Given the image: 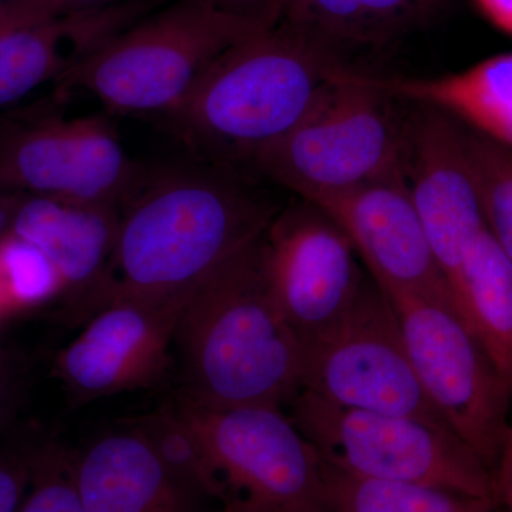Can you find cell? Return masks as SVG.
Listing matches in <instances>:
<instances>
[{"label":"cell","instance_id":"obj_15","mask_svg":"<svg viewBox=\"0 0 512 512\" xmlns=\"http://www.w3.org/2000/svg\"><path fill=\"white\" fill-rule=\"evenodd\" d=\"M156 0L114 5L23 22L9 10L0 29V110L50 80L64 79L84 57L154 10Z\"/></svg>","mask_w":512,"mask_h":512},{"label":"cell","instance_id":"obj_19","mask_svg":"<svg viewBox=\"0 0 512 512\" xmlns=\"http://www.w3.org/2000/svg\"><path fill=\"white\" fill-rule=\"evenodd\" d=\"M448 0H288L282 25L339 53L389 45L426 25Z\"/></svg>","mask_w":512,"mask_h":512},{"label":"cell","instance_id":"obj_25","mask_svg":"<svg viewBox=\"0 0 512 512\" xmlns=\"http://www.w3.org/2000/svg\"><path fill=\"white\" fill-rule=\"evenodd\" d=\"M19 512H86L74 481L73 457L53 447L33 451L32 473Z\"/></svg>","mask_w":512,"mask_h":512},{"label":"cell","instance_id":"obj_22","mask_svg":"<svg viewBox=\"0 0 512 512\" xmlns=\"http://www.w3.org/2000/svg\"><path fill=\"white\" fill-rule=\"evenodd\" d=\"M134 427L146 437L161 463L185 491L204 503H221L225 510L227 491L210 450L180 403L147 414Z\"/></svg>","mask_w":512,"mask_h":512},{"label":"cell","instance_id":"obj_1","mask_svg":"<svg viewBox=\"0 0 512 512\" xmlns=\"http://www.w3.org/2000/svg\"><path fill=\"white\" fill-rule=\"evenodd\" d=\"M119 232L93 309L116 296L191 292L265 234L278 210L200 164L141 167L121 201Z\"/></svg>","mask_w":512,"mask_h":512},{"label":"cell","instance_id":"obj_32","mask_svg":"<svg viewBox=\"0 0 512 512\" xmlns=\"http://www.w3.org/2000/svg\"><path fill=\"white\" fill-rule=\"evenodd\" d=\"M6 410V397L3 393L2 387H0V419H2L3 413Z\"/></svg>","mask_w":512,"mask_h":512},{"label":"cell","instance_id":"obj_30","mask_svg":"<svg viewBox=\"0 0 512 512\" xmlns=\"http://www.w3.org/2000/svg\"><path fill=\"white\" fill-rule=\"evenodd\" d=\"M474 3L494 28L512 36V0H474Z\"/></svg>","mask_w":512,"mask_h":512},{"label":"cell","instance_id":"obj_14","mask_svg":"<svg viewBox=\"0 0 512 512\" xmlns=\"http://www.w3.org/2000/svg\"><path fill=\"white\" fill-rule=\"evenodd\" d=\"M306 202L325 212L348 235L380 288L404 289L454 305L414 208L403 168Z\"/></svg>","mask_w":512,"mask_h":512},{"label":"cell","instance_id":"obj_7","mask_svg":"<svg viewBox=\"0 0 512 512\" xmlns=\"http://www.w3.org/2000/svg\"><path fill=\"white\" fill-rule=\"evenodd\" d=\"M383 291L430 402L493 474L510 424L511 384L453 303L404 289Z\"/></svg>","mask_w":512,"mask_h":512},{"label":"cell","instance_id":"obj_23","mask_svg":"<svg viewBox=\"0 0 512 512\" xmlns=\"http://www.w3.org/2000/svg\"><path fill=\"white\" fill-rule=\"evenodd\" d=\"M485 228L512 262V148L466 128Z\"/></svg>","mask_w":512,"mask_h":512},{"label":"cell","instance_id":"obj_33","mask_svg":"<svg viewBox=\"0 0 512 512\" xmlns=\"http://www.w3.org/2000/svg\"><path fill=\"white\" fill-rule=\"evenodd\" d=\"M9 22L8 16L5 15V12H3L2 9H0V29L3 28V26L6 25V23Z\"/></svg>","mask_w":512,"mask_h":512},{"label":"cell","instance_id":"obj_18","mask_svg":"<svg viewBox=\"0 0 512 512\" xmlns=\"http://www.w3.org/2000/svg\"><path fill=\"white\" fill-rule=\"evenodd\" d=\"M360 77L393 99L441 111L468 130L512 148V53L444 76L380 77L360 72Z\"/></svg>","mask_w":512,"mask_h":512},{"label":"cell","instance_id":"obj_11","mask_svg":"<svg viewBox=\"0 0 512 512\" xmlns=\"http://www.w3.org/2000/svg\"><path fill=\"white\" fill-rule=\"evenodd\" d=\"M348 235L311 202L278 211L264 235L269 286L308 345L342 320L367 276Z\"/></svg>","mask_w":512,"mask_h":512},{"label":"cell","instance_id":"obj_24","mask_svg":"<svg viewBox=\"0 0 512 512\" xmlns=\"http://www.w3.org/2000/svg\"><path fill=\"white\" fill-rule=\"evenodd\" d=\"M59 272L35 245L12 232L0 242V293L33 305L63 292Z\"/></svg>","mask_w":512,"mask_h":512},{"label":"cell","instance_id":"obj_31","mask_svg":"<svg viewBox=\"0 0 512 512\" xmlns=\"http://www.w3.org/2000/svg\"><path fill=\"white\" fill-rule=\"evenodd\" d=\"M20 195L22 194L0 190V242L10 234Z\"/></svg>","mask_w":512,"mask_h":512},{"label":"cell","instance_id":"obj_2","mask_svg":"<svg viewBox=\"0 0 512 512\" xmlns=\"http://www.w3.org/2000/svg\"><path fill=\"white\" fill-rule=\"evenodd\" d=\"M264 235L195 286L184 303L174 342L183 397L191 402L285 409L301 392L305 345L269 286Z\"/></svg>","mask_w":512,"mask_h":512},{"label":"cell","instance_id":"obj_34","mask_svg":"<svg viewBox=\"0 0 512 512\" xmlns=\"http://www.w3.org/2000/svg\"><path fill=\"white\" fill-rule=\"evenodd\" d=\"M305 512H329V511L323 510V508H315V510H309V511H305Z\"/></svg>","mask_w":512,"mask_h":512},{"label":"cell","instance_id":"obj_12","mask_svg":"<svg viewBox=\"0 0 512 512\" xmlns=\"http://www.w3.org/2000/svg\"><path fill=\"white\" fill-rule=\"evenodd\" d=\"M188 295L116 296L97 305L79 338L57 357L70 392L92 400L157 383Z\"/></svg>","mask_w":512,"mask_h":512},{"label":"cell","instance_id":"obj_35","mask_svg":"<svg viewBox=\"0 0 512 512\" xmlns=\"http://www.w3.org/2000/svg\"><path fill=\"white\" fill-rule=\"evenodd\" d=\"M0 3H2V2H0Z\"/></svg>","mask_w":512,"mask_h":512},{"label":"cell","instance_id":"obj_21","mask_svg":"<svg viewBox=\"0 0 512 512\" xmlns=\"http://www.w3.org/2000/svg\"><path fill=\"white\" fill-rule=\"evenodd\" d=\"M322 473L323 510L329 512H497L493 498L353 476L323 458Z\"/></svg>","mask_w":512,"mask_h":512},{"label":"cell","instance_id":"obj_6","mask_svg":"<svg viewBox=\"0 0 512 512\" xmlns=\"http://www.w3.org/2000/svg\"><path fill=\"white\" fill-rule=\"evenodd\" d=\"M284 410L326 463L353 476L493 498L491 471L447 427L343 409L303 390Z\"/></svg>","mask_w":512,"mask_h":512},{"label":"cell","instance_id":"obj_13","mask_svg":"<svg viewBox=\"0 0 512 512\" xmlns=\"http://www.w3.org/2000/svg\"><path fill=\"white\" fill-rule=\"evenodd\" d=\"M406 121L403 171L414 208L447 284L485 229L466 127L429 107Z\"/></svg>","mask_w":512,"mask_h":512},{"label":"cell","instance_id":"obj_16","mask_svg":"<svg viewBox=\"0 0 512 512\" xmlns=\"http://www.w3.org/2000/svg\"><path fill=\"white\" fill-rule=\"evenodd\" d=\"M73 473L86 512H210L174 480L136 427L94 440L73 457Z\"/></svg>","mask_w":512,"mask_h":512},{"label":"cell","instance_id":"obj_3","mask_svg":"<svg viewBox=\"0 0 512 512\" xmlns=\"http://www.w3.org/2000/svg\"><path fill=\"white\" fill-rule=\"evenodd\" d=\"M342 66L339 53L278 23L222 52L164 119L200 156L254 163L308 113Z\"/></svg>","mask_w":512,"mask_h":512},{"label":"cell","instance_id":"obj_28","mask_svg":"<svg viewBox=\"0 0 512 512\" xmlns=\"http://www.w3.org/2000/svg\"><path fill=\"white\" fill-rule=\"evenodd\" d=\"M491 477L495 510L512 512V416Z\"/></svg>","mask_w":512,"mask_h":512},{"label":"cell","instance_id":"obj_9","mask_svg":"<svg viewBox=\"0 0 512 512\" xmlns=\"http://www.w3.org/2000/svg\"><path fill=\"white\" fill-rule=\"evenodd\" d=\"M227 491L225 510L323 508L322 458L281 407L202 406L181 397Z\"/></svg>","mask_w":512,"mask_h":512},{"label":"cell","instance_id":"obj_8","mask_svg":"<svg viewBox=\"0 0 512 512\" xmlns=\"http://www.w3.org/2000/svg\"><path fill=\"white\" fill-rule=\"evenodd\" d=\"M301 390L343 409L450 429L421 386L389 296L370 275L342 320L305 345Z\"/></svg>","mask_w":512,"mask_h":512},{"label":"cell","instance_id":"obj_26","mask_svg":"<svg viewBox=\"0 0 512 512\" xmlns=\"http://www.w3.org/2000/svg\"><path fill=\"white\" fill-rule=\"evenodd\" d=\"M32 454L0 456V512H19L32 473Z\"/></svg>","mask_w":512,"mask_h":512},{"label":"cell","instance_id":"obj_10","mask_svg":"<svg viewBox=\"0 0 512 512\" xmlns=\"http://www.w3.org/2000/svg\"><path fill=\"white\" fill-rule=\"evenodd\" d=\"M140 170L101 116L0 130V190L13 194L120 207Z\"/></svg>","mask_w":512,"mask_h":512},{"label":"cell","instance_id":"obj_5","mask_svg":"<svg viewBox=\"0 0 512 512\" xmlns=\"http://www.w3.org/2000/svg\"><path fill=\"white\" fill-rule=\"evenodd\" d=\"M396 101L345 64L298 124L254 164L303 201L400 170L406 121Z\"/></svg>","mask_w":512,"mask_h":512},{"label":"cell","instance_id":"obj_29","mask_svg":"<svg viewBox=\"0 0 512 512\" xmlns=\"http://www.w3.org/2000/svg\"><path fill=\"white\" fill-rule=\"evenodd\" d=\"M36 19H50L104 5V0H25Z\"/></svg>","mask_w":512,"mask_h":512},{"label":"cell","instance_id":"obj_20","mask_svg":"<svg viewBox=\"0 0 512 512\" xmlns=\"http://www.w3.org/2000/svg\"><path fill=\"white\" fill-rule=\"evenodd\" d=\"M448 286L458 315L512 386V262L487 228Z\"/></svg>","mask_w":512,"mask_h":512},{"label":"cell","instance_id":"obj_27","mask_svg":"<svg viewBox=\"0 0 512 512\" xmlns=\"http://www.w3.org/2000/svg\"><path fill=\"white\" fill-rule=\"evenodd\" d=\"M215 9L256 29L281 22L288 0H207Z\"/></svg>","mask_w":512,"mask_h":512},{"label":"cell","instance_id":"obj_17","mask_svg":"<svg viewBox=\"0 0 512 512\" xmlns=\"http://www.w3.org/2000/svg\"><path fill=\"white\" fill-rule=\"evenodd\" d=\"M119 222V207L20 195L10 232L52 261L63 292L90 305L109 271Z\"/></svg>","mask_w":512,"mask_h":512},{"label":"cell","instance_id":"obj_4","mask_svg":"<svg viewBox=\"0 0 512 512\" xmlns=\"http://www.w3.org/2000/svg\"><path fill=\"white\" fill-rule=\"evenodd\" d=\"M258 30L207 0H177L111 37L62 83L116 113L165 116L222 52Z\"/></svg>","mask_w":512,"mask_h":512}]
</instances>
